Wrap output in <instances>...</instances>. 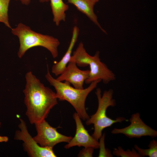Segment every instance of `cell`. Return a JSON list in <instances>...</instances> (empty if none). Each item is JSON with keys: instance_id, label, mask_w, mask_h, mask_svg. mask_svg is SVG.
Wrapping results in <instances>:
<instances>
[{"instance_id": "2e32d148", "label": "cell", "mask_w": 157, "mask_h": 157, "mask_svg": "<svg viewBox=\"0 0 157 157\" xmlns=\"http://www.w3.org/2000/svg\"><path fill=\"white\" fill-rule=\"evenodd\" d=\"M113 154L119 157H141L134 148L131 150L128 149L125 151L120 146L113 149Z\"/></svg>"}, {"instance_id": "8fae6325", "label": "cell", "mask_w": 157, "mask_h": 157, "mask_svg": "<svg viewBox=\"0 0 157 157\" xmlns=\"http://www.w3.org/2000/svg\"><path fill=\"white\" fill-rule=\"evenodd\" d=\"M79 32V29L77 26L73 27L72 37L66 52L60 60L53 65L51 72L56 76L61 74L69 62L73 49L78 39Z\"/></svg>"}, {"instance_id": "d6986e66", "label": "cell", "mask_w": 157, "mask_h": 157, "mask_svg": "<svg viewBox=\"0 0 157 157\" xmlns=\"http://www.w3.org/2000/svg\"><path fill=\"white\" fill-rule=\"evenodd\" d=\"M22 3L23 4L26 5H28L30 2V0H20ZM41 2H48L49 1V0H39Z\"/></svg>"}, {"instance_id": "7402d4cb", "label": "cell", "mask_w": 157, "mask_h": 157, "mask_svg": "<svg viewBox=\"0 0 157 157\" xmlns=\"http://www.w3.org/2000/svg\"><path fill=\"white\" fill-rule=\"evenodd\" d=\"M1 123L0 122V127L1 126Z\"/></svg>"}, {"instance_id": "4fadbf2b", "label": "cell", "mask_w": 157, "mask_h": 157, "mask_svg": "<svg viewBox=\"0 0 157 157\" xmlns=\"http://www.w3.org/2000/svg\"><path fill=\"white\" fill-rule=\"evenodd\" d=\"M50 6L53 15V22L58 26L61 21H65L66 12L69 8L68 4L64 2L63 0H49Z\"/></svg>"}, {"instance_id": "7a4b0ae2", "label": "cell", "mask_w": 157, "mask_h": 157, "mask_svg": "<svg viewBox=\"0 0 157 157\" xmlns=\"http://www.w3.org/2000/svg\"><path fill=\"white\" fill-rule=\"evenodd\" d=\"M45 78L50 84L56 90L57 98L60 101H66L71 104L76 110L81 119L84 120L90 117L85 108V102L89 94L97 87L100 80L91 82L89 86L85 89H79L73 87L69 83L63 82L57 80L51 74L48 65Z\"/></svg>"}, {"instance_id": "603a6c76", "label": "cell", "mask_w": 157, "mask_h": 157, "mask_svg": "<svg viewBox=\"0 0 157 157\" xmlns=\"http://www.w3.org/2000/svg\"></svg>"}, {"instance_id": "5b68a950", "label": "cell", "mask_w": 157, "mask_h": 157, "mask_svg": "<svg viewBox=\"0 0 157 157\" xmlns=\"http://www.w3.org/2000/svg\"><path fill=\"white\" fill-rule=\"evenodd\" d=\"M101 90L98 88L95 92L98 100V107L96 112L86 120V124L89 125L93 124L94 132L92 136L97 141L102 135V131L105 128L110 127L117 122H122L126 120L123 117H119L115 119L108 117L106 114L108 108L110 106H114L116 102L113 98V91L111 89L105 91L103 95Z\"/></svg>"}, {"instance_id": "52a82bcc", "label": "cell", "mask_w": 157, "mask_h": 157, "mask_svg": "<svg viewBox=\"0 0 157 157\" xmlns=\"http://www.w3.org/2000/svg\"><path fill=\"white\" fill-rule=\"evenodd\" d=\"M35 125L37 134L33 138L42 147L53 148L59 143H68L72 138L59 133L56 128L51 126L45 120Z\"/></svg>"}, {"instance_id": "ac0fdd59", "label": "cell", "mask_w": 157, "mask_h": 157, "mask_svg": "<svg viewBox=\"0 0 157 157\" xmlns=\"http://www.w3.org/2000/svg\"><path fill=\"white\" fill-rule=\"evenodd\" d=\"M94 149L91 147H85L78 154V157H92Z\"/></svg>"}, {"instance_id": "9c48e42d", "label": "cell", "mask_w": 157, "mask_h": 157, "mask_svg": "<svg viewBox=\"0 0 157 157\" xmlns=\"http://www.w3.org/2000/svg\"><path fill=\"white\" fill-rule=\"evenodd\" d=\"M73 118L76 124V132L74 136L72 138L64 147L68 149L76 146L85 147H91L94 149L99 148V143L92 136L89 134L85 129L76 113H74Z\"/></svg>"}, {"instance_id": "30bf717a", "label": "cell", "mask_w": 157, "mask_h": 157, "mask_svg": "<svg viewBox=\"0 0 157 157\" xmlns=\"http://www.w3.org/2000/svg\"><path fill=\"white\" fill-rule=\"evenodd\" d=\"M89 70H81L77 67L76 63L70 60L63 72L56 78L60 81L67 82L71 84L76 88L82 89L83 84L88 78Z\"/></svg>"}, {"instance_id": "ffe728a7", "label": "cell", "mask_w": 157, "mask_h": 157, "mask_svg": "<svg viewBox=\"0 0 157 157\" xmlns=\"http://www.w3.org/2000/svg\"><path fill=\"white\" fill-rule=\"evenodd\" d=\"M8 140V138L7 136H0V142H7Z\"/></svg>"}, {"instance_id": "7c38bea8", "label": "cell", "mask_w": 157, "mask_h": 157, "mask_svg": "<svg viewBox=\"0 0 157 157\" xmlns=\"http://www.w3.org/2000/svg\"><path fill=\"white\" fill-rule=\"evenodd\" d=\"M67 2L75 6L79 11L85 14L87 17L102 31H106L99 23L97 17L94 11V4L90 0H66Z\"/></svg>"}, {"instance_id": "8992f818", "label": "cell", "mask_w": 157, "mask_h": 157, "mask_svg": "<svg viewBox=\"0 0 157 157\" xmlns=\"http://www.w3.org/2000/svg\"><path fill=\"white\" fill-rule=\"evenodd\" d=\"M19 119L20 122L18 127L20 130L15 131L14 138L23 142L24 149L28 156L31 157H56L53 148L42 147L36 142L28 132L25 122L21 118Z\"/></svg>"}, {"instance_id": "44dd1931", "label": "cell", "mask_w": 157, "mask_h": 157, "mask_svg": "<svg viewBox=\"0 0 157 157\" xmlns=\"http://www.w3.org/2000/svg\"><path fill=\"white\" fill-rule=\"evenodd\" d=\"M92 2H93L94 4H95L99 0H90Z\"/></svg>"}, {"instance_id": "6da1fadb", "label": "cell", "mask_w": 157, "mask_h": 157, "mask_svg": "<svg viewBox=\"0 0 157 157\" xmlns=\"http://www.w3.org/2000/svg\"><path fill=\"white\" fill-rule=\"evenodd\" d=\"M23 90L26 115L31 124L45 120L51 110L58 104L56 93L45 86L31 71L25 74Z\"/></svg>"}, {"instance_id": "ba28073f", "label": "cell", "mask_w": 157, "mask_h": 157, "mask_svg": "<svg viewBox=\"0 0 157 157\" xmlns=\"http://www.w3.org/2000/svg\"><path fill=\"white\" fill-rule=\"evenodd\" d=\"M130 124L121 129L114 128L111 133L113 134H122L129 138H140L149 136L152 138L157 136V131L146 125L141 119L138 113L131 115L129 119Z\"/></svg>"}, {"instance_id": "277c9868", "label": "cell", "mask_w": 157, "mask_h": 157, "mask_svg": "<svg viewBox=\"0 0 157 157\" xmlns=\"http://www.w3.org/2000/svg\"><path fill=\"white\" fill-rule=\"evenodd\" d=\"M70 60L74 61L80 67L89 66V76L85 82L86 84H90L98 80L107 84L115 78L113 72L101 61L99 52L97 51L93 56L90 55L86 51L82 42L79 43L73 52Z\"/></svg>"}, {"instance_id": "9a60e30c", "label": "cell", "mask_w": 157, "mask_h": 157, "mask_svg": "<svg viewBox=\"0 0 157 157\" xmlns=\"http://www.w3.org/2000/svg\"><path fill=\"white\" fill-rule=\"evenodd\" d=\"M10 0H0V22L3 23L9 28L10 26L8 14V8Z\"/></svg>"}, {"instance_id": "e0dca14e", "label": "cell", "mask_w": 157, "mask_h": 157, "mask_svg": "<svg viewBox=\"0 0 157 157\" xmlns=\"http://www.w3.org/2000/svg\"><path fill=\"white\" fill-rule=\"evenodd\" d=\"M104 135H102L100 139V142L99 143V148L100 150L99 157H113V155L109 150L106 149L104 146Z\"/></svg>"}, {"instance_id": "3957f363", "label": "cell", "mask_w": 157, "mask_h": 157, "mask_svg": "<svg viewBox=\"0 0 157 157\" xmlns=\"http://www.w3.org/2000/svg\"><path fill=\"white\" fill-rule=\"evenodd\" d=\"M11 32L19 39V47L17 55L19 58H22L29 49L39 46L49 51L53 58L58 56L60 42L58 39L35 32L22 23L18 24L15 28H12Z\"/></svg>"}, {"instance_id": "5bb4252c", "label": "cell", "mask_w": 157, "mask_h": 157, "mask_svg": "<svg viewBox=\"0 0 157 157\" xmlns=\"http://www.w3.org/2000/svg\"><path fill=\"white\" fill-rule=\"evenodd\" d=\"M149 148L143 149L137 145H134V148L141 157L148 156L149 157H157V141L153 139L151 141L148 145Z\"/></svg>"}]
</instances>
